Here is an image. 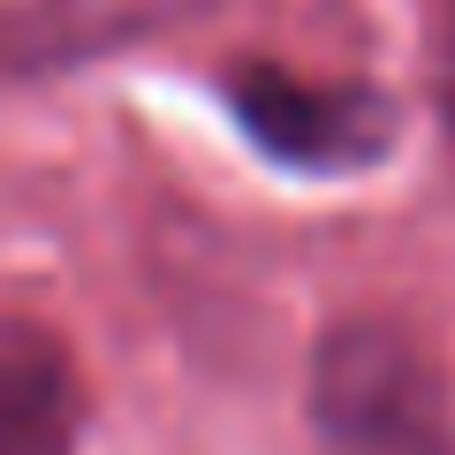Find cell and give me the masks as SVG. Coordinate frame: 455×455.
<instances>
[{
	"mask_svg": "<svg viewBox=\"0 0 455 455\" xmlns=\"http://www.w3.org/2000/svg\"><path fill=\"white\" fill-rule=\"evenodd\" d=\"M311 433L326 455H455V395L410 326L341 319L311 357Z\"/></svg>",
	"mask_w": 455,
	"mask_h": 455,
	"instance_id": "obj_1",
	"label": "cell"
},
{
	"mask_svg": "<svg viewBox=\"0 0 455 455\" xmlns=\"http://www.w3.org/2000/svg\"><path fill=\"white\" fill-rule=\"evenodd\" d=\"M228 107L266 160L304 167V175H357V167L387 160L395 145V107L372 84L296 76L281 61L228 68Z\"/></svg>",
	"mask_w": 455,
	"mask_h": 455,
	"instance_id": "obj_2",
	"label": "cell"
},
{
	"mask_svg": "<svg viewBox=\"0 0 455 455\" xmlns=\"http://www.w3.org/2000/svg\"><path fill=\"white\" fill-rule=\"evenodd\" d=\"M190 8L197 0H16L0 8V76H53L68 61L167 31Z\"/></svg>",
	"mask_w": 455,
	"mask_h": 455,
	"instance_id": "obj_3",
	"label": "cell"
},
{
	"mask_svg": "<svg viewBox=\"0 0 455 455\" xmlns=\"http://www.w3.org/2000/svg\"><path fill=\"white\" fill-rule=\"evenodd\" d=\"M84 395L38 319H0V455H76Z\"/></svg>",
	"mask_w": 455,
	"mask_h": 455,
	"instance_id": "obj_4",
	"label": "cell"
},
{
	"mask_svg": "<svg viewBox=\"0 0 455 455\" xmlns=\"http://www.w3.org/2000/svg\"><path fill=\"white\" fill-rule=\"evenodd\" d=\"M433 76H440V122L455 137V0H440V38H433Z\"/></svg>",
	"mask_w": 455,
	"mask_h": 455,
	"instance_id": "obj_5",
	"label": "cell"
}]
</instances>
